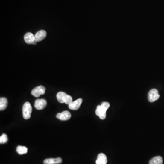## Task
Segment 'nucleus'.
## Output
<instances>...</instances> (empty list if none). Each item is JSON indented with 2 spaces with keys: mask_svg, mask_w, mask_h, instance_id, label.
<instances>
[{
  "mask_svg": "<svg viewBox=\"0 0 164 164\" xmlns=\"http://www.w3.org/2000/svg\"><path fill=\"white\" fill-rule=\"evenodd\" d=\"M110 103L108 102H103L101 105H98L95 111L96 115L98 116L100 119H105L106 117V111L110 108Z\"/></svg>",
  "mask_w": 164,
  "mask_h": 164,
  "instance_id": "1",
  "label": "nucleus"
},
{
  "mask_svg": "<svg viewBox=\"0 0 164 164\" xmlns=\"http://www.w3.org/2000/svg\"><path fill=\"white\" fill-rule=\"evenodd\" d=\"M57 98L60 103H65L69 105L73 102V98L71 96L63 92H59L57 95Z\"/></svg>",
  "mask_w": 164,
  "mask_h": 164,
  "instance_id": "2",
  "label": "nucleus"
},
{
  "mask_svg": "<svg viewBox=\"0 0 164 164\" xmlns=\"http://www.w3.org/2000/svg\"><path fill=\"white\" fill-rule=\"evenodd\" d=\"M32 112V107L31 104L29 102H26L22 107V114L24 119H29L31 116Z\"/></svg>",
  "mask_w": 164,
  "mask_h": 164,
  "instance_id": "3",
  "label": "nucleus"
},
{
  "mask_svg": "<svg viewBox=\"0 0 164 164\" xmlns=\"http://www.w3.org/2000/svg\"><path fill=\"white\" fill-rule=\"evenodd\" d=\"M148 100L150 102H154L159 98L160 95L159 94L158 91L157 89H151L148 93Z\"/></svg>",
  "mask_w": 164,
  "mask_h": 164,
  "instance_id": "4",
  "label": "nucleus"
},
{
  "mask_svg": "<svg viewBox=\"0 0 164 164\" xmlns=\"http://www.w3.org/2000/svg\"><path fill=\"white\" fill-rule=\"evenodd\" d=\"M46 92V88L43 86L36 87L31 92V94L35 97H39L41 95H44Z\"/></svg>",
  "mask_w": 164,
  "mask_h": 164,
  "instance_id": "5",
  "label": "nucleus"
},
{
  "mask_svg": "<svg viewBox=\"0 0 164 164\" xmlns=\"http://www.w3.org/2000/svg\"><path fill=\"white\" fill-rule=\"evenodd\" d=\"M24 41L25 42L28 44H36V42L35 39L34 35L32 33H27L25 34L24 37Z\"/></svg>",
  "mask_w": 164,
  "mask_h": 164,
  "instance_id": "6",
  "label": "nucleus"
},
{
  "mask_svg": "<svg viewBox=\"0 0 164 164\" xmlns=\"http://www.w3.org/2000/svg\"><path fill=\"white\" fill-rule=\"evenodd\" d=\"M47 101L44 99H37L35 102L34 107L37 110H43L47 106Z\"/></svg>",
  "mask_w": 164,
  "mask_h": 164,
  "instance_id": "7",
  "label": "nucleus"
},
{
  "mask_svg": "<svg viewBox=\"0 0 164 164\" xmlns=\"http://www.w3.org/2000/svg\"><path fill=\"white\" fill-rule=\"evenodd\" d=\"M56 117L63 121L69 120L71 117V114L68 111H64L63 112L59 113L57 115Z\"/></svg>",
  "mask_w": 164,
  "mask_h": 164,
  "instance_id": "8",
  "label": "nucleus"
},
{
  "mask_svg": "<svg viewBox=\"0 0 164 164\" xmlns=\"http://www.w3.org/2000/svg\"><path fill=\"white\" fill-rule=\"evenodd\" d=\"M47 36V32L45 30H40L35 35V39L36 42H39L43 40Z\"/></svg>",
  "mask_w": 164,
  "mask_h": 164,
  "instance_id": "9",
  "label": "nucleus"
},
{
  "mask_svg": "<svg viewBox=\"0 0 164 164\" xmlns=\"http://www.w3.org/2000/svg\"><path fill=\"white\" fill-rule=\"evenodd\" d=\"M82 102H83V99L81 98H78L75 101L72 102L69 105V108L70 110H76L80 108Z\"/></svg>",
  "mask_w": 164,
  "mask_h": 164,
  "instance_id": "10",
  "label": "nucleus"
},
{
  "mask_svg": "<svg viewBox=\"0 0 164 164\" xmlns=\"http://www.w3.org/2000/svg\"><path fill=\"white\" fill-rule=\"evenodd\" d=\"M107 158L106 155L103 153H100L98 156L97 159L96 161V164H107Z\"/></svg>",
  "mask_w": 164,
  "mask_h": 164,
  "instance_id": "11",
  "label": "nucleus"
},
{
  "mask_svg": "<svg viewBox=\"0 0 164 164\" xmlns=\"http://www.w3.org/2000/svg\"><path fill=\"white\" fill-rule=\"evenodd\" d=\"M62 160L60 157L57 158L46 159L43 161L44 164H59L62 163Z\"/></svg>",
  "mask_w": 164,
  "mask_h": 164,
  "instance_id": "12",
  "label": "nucleus"
},
{
  "mask_svg": "<svg viewBox=\"0 0 164 164\" xmlns=\"http://www.w3.org/2000/svg\"><path fill=\"white\" fill-rule=\"evenodd\" d=\"M163 164V159L160 156H157L154 157L150 160L149 164Z\"/></svg>",
  "mask_w": 164,
  "mask_h": 164,
  "instance_id": "13",
  "label": "nucleus"
},
{
  "mask_svg": "<svg viewBox=\"0 0 164 164\" xmlns=\"http://www.w3.org/2000/svg\"><path fill=\"white\" fill-rule=\"evenodd\" d=\"M7 106V100L6 98H0V110L2 111L6 109Z\"/></svg>",
  "mask_w": 164,
  "mask_h": 164,
  "instance_id": "14",
  "label": "nucleus"
},
{
  "mask_svg": "<svg viewBox=\"0 0 164 164\" xmlns=\"http://www.w3.org/2000/svg\"><path fill=\"white\" fill-rule=\"evenodd\" d=\"M16 152L19 154V155H23L27 153L28 151V149L25 146H17L16 148Z\"/></svg>",
  "mask_w": 164,
  "mask_h": 164,
  "instance_id": "15",
  "label": "nucleus"
},
{
  "mask_svg": "<svg viewBox=\"0 0 164 164\" xmlns=\"http://www.w3.org/2000/svg\"><path fill=\"white\" fill-rule=\"evenodd\" d=\"M7 141L8 138L6 134H3L2 136H1V137H0V143L1 144H3L7 143Z\"/></svg>",
  "mask_w": 164,
  "mask_h": 164,
  "instance_id": "16",
  "label": "nucleus"
}]
</instances>
